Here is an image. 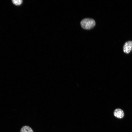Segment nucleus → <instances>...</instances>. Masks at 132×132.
Here are the masks:
<instances>
[{"label": "nucleus", "instance_id": "nucleus-5", "mask_svg": "<svg viewBox=\"0 0 132 132\" xmlns=\"http://www.w3.org/2000/svg\"><path fill=\"white\" fill-rule=\"evenodd\" d=\"M13 3L16 5H20L22 3V0H12Z\"/></svg>", "mask_w": 132, "mask_h": 132}, {"label": "nucleus", "instance_id": "nucleus-3", "mask_svg": "<svg viewBox=\"0 0 132 132\" xmlns=\"http://www.w3.org/2000/svg\"><path fill=\"white\" fill-rule=\"evenodd\" d=\"M113 114L116 117L119 119L122 118L124 115L123 110L120 108L115 109L114 111Z\"/></svg>", "mask_w": 132, "mask_h": 132}, {"label": "nucleus", "instance_id": "nucleus-4", "mask_svg": "<svg viewBox=\"0 0 132 132\" xmlns=\"http://www.w3.org/2000/svg\"><path fill=\"white\" fill-rule=\"evenodd\" d=\"M20 132H34L30 126L25 125L21 129Z\"/></svg>", "mask_w": 132, "mask_h": 132}, {"label": "nucleus", "instance_id": "nucleus-1", "mask_svg": "<svg viewBox=\"0 0 132 132\" xmlns=\"http://www.w3.org/2000/svg\"><path fill=\"white\" fill-rule=\"evenodd\" d=\"M81 27L85 30H90L94 27L96 25L95 20L90 18H85L80 22Z\"/></svg>", "mask_w": 132, "mask_h": 132}, {"label": "nucleus", "instance_id": "nucleus-2", "mask_svg": "<svg viewBox=\"0 0 132 132\" xmlns=\"http://www.w3.org/2000/svg\"><path fill=\"white\" fill-rule=\"evenodd\" d=\"M132 41H129L126 42L123 46V51L126 53H129L132 49Z\"/></svg>", "mask_w": 132, "mask_h": 132}, {"label": "nucleus", "instance_id": "nucleus-6", "mask_svg": "<svg viewBox=\"0 0 132 132\" xmlns=\"http://www.w3.org/2000/svg\"></svg>", "mask_w": 132, "mask_h": 132}]
</instances>
